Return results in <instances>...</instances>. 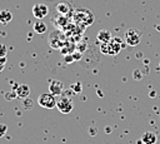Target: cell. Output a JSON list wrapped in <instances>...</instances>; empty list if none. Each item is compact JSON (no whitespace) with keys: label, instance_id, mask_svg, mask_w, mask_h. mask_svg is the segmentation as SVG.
Here are the masks:
<instances>
[{"label":"cell","instance_id":"6da1fadb","mask_svg":"<svg viewBox=\"0 0 160 144\" xmlns=\"http://www.w3.org/2000/svg\"><path fill=\"white\" fill-rule=\"evenodd\" d=\"M122 48V41L120 38H114L109 41V43H105V44H101V53L102 54H109V55H116L120 53Z\"/></svg>","mask_w":160,"mask_h":144},{"label":"cell","instance_id":"7a4b0ae2","mask_svg":"<svg viewBox=\"0 0 160 144\" xmlns=\"http://www.w3.org/2000/svg\"><path fill=\"white\" fill-rule=\"evenodd\" d=\"M56 100L58 99L51 93H42L38 98V104L45 109H54L56 108Z\"/></svg>","mask_w":160,"mask_h":144},{"label":"cell","instance_id":"3957f363","mask_svg":"<svg viewBox=\"0 0 160 144\" xmlns=\"http://www.w3.org/2000/svg\"><path fill=\"white\" fill-rule=\"evenodd\" d=\"M56 108H58V110L60 113L69 114L72 110V108H74L71 98L70 96H66V95H60L59 99L56 100Z\"/></svg>","mask_w":160,"mask_h":144},{"label":"cell","instance_id":"277c9868","mask_svg":"<svg viewBox=\"0 0 160 144\" xmlns=\"http://www.w3.org/2000/svg\"><path fill=\"white\" fill-rule=\"evenodd\" d=\"M124 40L129 46H136L141 40V33L136 29H128L124 34Z\"/></svg>","mask_w":160,"mask_h":144},{"label":"cell","instance_id":"5b68a950","mask_svg":"<svg viewBox=\"0 0 160 144\" xmlns=\"http://www.w3.org/2000/svg\"><path fill=\"white\" fill-rule=\"evenodd\" d=\"M49 14V8L45 4H35L32 6V15L38 20H42Z\"/></svg>","mask_w":160,"mask_h":144},{"label":"cell","instance_id":"8992f818","mask_svg":"<svg viewBox=\"0 0 160 144\" xmlns=\"http://www.w3.org/2000/svg\"><path fill=\"white\" fill-rule=\"evenodd\" d=\"M64 91V84L60 80H51L49 84V93L55 96H60Z\"/></svg>","mask_w":160,"mask_h":144},{"label":"cell","instance_id":"52a82bcc","mask_svg":"<svg viewBox=\"0 0 160 144\" xmlns=\"http://www.w3.org/2000/svg\"><path fill=\"white\" fill-rule=\"evenodd\" d=\"M158 141V136L155 133L152 131H145L141 135V139L139 141V144H155Z\"/></svg>","mask_w":160,"mask_h":144},{"label":"cell","instance_id":"ba28073f","mask_svg":"<svg viewBox=\"0 0 160 144\" xmlns=\"http://www.w3.org/2000/svg\"><path fill=\"white\" fill-rule=\"evenodd\" d=\"M15 91H16L18 98H20V99H26L30 95V88L26 84H19V86Z\"/></svg>","mask_w":160,"mask_h":144},{"label":"cell","instance_id":"9c48e42d","mask_svg":"<svg viewBox=\"0 0 160 144\" xmlns=\"http://www.w3.org/2000/svg\"><path fill=\"white\" fill-rule=\"evenodd\" d=\"M98 40L101 43V44H105V43H109L111 39H112V36H111V33L109 31V30H106V29H102V30H100L99 33H98Z\"/></svg>","mask_w":160,"mask_h":144},{"label":"cell","instance_id":"30bf717a","mask_svg":"<svg viewBox=\"0 0 160 144\" xmlns=\"http://www.w3.org/2000/svg\"><path fill=\"white\" fill-rule=\"evenodd\" d=\"M12 20V13L10 10H1L0 11V23L2 25L9 24Z\"/></svg>","mask_w":160,"mask_h":144},{"label":"cell","instance_id":"8fae6325","mask_svg":"<svg viewBox=\"0 0 160 144\" xmlns=\"http://www.w3.org/2000/svg\"><path fill=\"white\" fill-rule=\"evenodd\" d=\"M32 28H34V31L38 33V34H44V33L48 30V25H46L42 20H36V21L34 23Z\"/></svg>","mask_w":160,"mask_h":144},{"label":"cell","instance_id":"7c38bea8","mask_svg":"<svg viewBox=\"0 0 160 144\" xmlns=\"http://www.w3.org/2000/svg\"><path fill=\"white\" fill-rule=\"evenodd\" d=\"M55 10L60 14V15H66V14H69V11H70V5L68 4V3H59L56 6H55Z\"/></svg>","mask_w":160,"mask_h":144},{"label":"cell","instance_id":"4fadbf2b","mask_svg":"<svg viewBox=\"0 0 160 144\" xmlns=\"http://www.w3.org/2000/svg\"><path fill=\"white\" fill-rule=\"evenodd\" d=\"M4 95H5V99H6V100H9V101H10V100H14V99L18 96V95H16V91H15V90H12V89H11L10 91H6Z\"/></svg>","mask_w":160,"mask_h":144},{"label":"cell","instance_id":"5bb4252c","mask_svg":"<svg viewBox=\"0 0 160 144\" xmlns=\"http://www.w3.org/2000/svg\"><path fill=\"white\" fill-rule=\"evenodd\" d=\"M71 89H72V91H74V93H78V94H79V93L82 90V89H81V83H80V81L74 83V84L71 85Z\"/></svg>","mask_w":160,"mask_h":144},{"label":"cell","instance_id":"9a60e30c","mask_svg":"<svg viewBox=\"0 0 160 144\" xmlns=\"http://www.w3.org/2000/svg\"><path fill=\"white\" fill-rule=\"evenodd\" d=\"M8 131V125L6 124H0V138H2Z\"/></svg>","mask_w":160,"mask_h":144},{"label":"cell","instance_id":"2e32d148","mask_svg":"<svg viewBox=\"0 0 160 144\" xmlns=\"http://www.w3.org/2000/svg\"><path fill=\"white\" fill-rule=\"evenodd\" d=\"M6 56H0V73L5 69V64H6Z\"/></svg>","mask_w":160,"mask_h":144},{"label":"cell","instance_id":"e0dca14e","mask_svg":"<svg viewBox=\"0 0 160 144\" xmlns=\"http://www.w3.org/2000/svg\"><path fill=\"white\" fill-rule=\"evenodd\" d=\"M0 56H6V46L4 44H0Z\"/></svg>","mask_w":160,"mask_h":144},{"label":"cell","instance_id":"ac0fdd59","mask_svg":"<svg viewBox=\"0 0 160 144\" xmlns=\"http://www.w3.org/2000/svg\"><path fill=\"white\" fill-rule=\"evenodd\" d=\"M159 69H160V63H159Z\"/></svg>","mask_w":160,"mask_h":144}]
</instances>
